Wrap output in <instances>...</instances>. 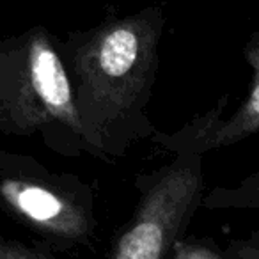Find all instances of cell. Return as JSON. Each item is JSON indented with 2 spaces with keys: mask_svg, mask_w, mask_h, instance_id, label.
I'll return each mask as SVG.
<instances>
[{
  "mask_svg": "<svg viewBox=\"0 0 259 259\" xmlns=\"http://www.w3.org/2000/svg\"><path fill=\"white\" fill-rule=\"evenodd\" d=\"M167 165L135 178L139 204L110 241L112 259H162L187 233L204 192V155L176 151Z\"/></svg>",
  "mask_w": 259,
  "mask_h": 259,
  "instance_id": "4",
  "label": "cell"
},
{
  "mask_svg": "<svg viewBox=\"0 0 259 259\" xmlns=\"http://www.w3.org/2000/svg\"><path fill=\"white\" fill-rule=\"evenodd\" d=\"M169 257L174 259H224V250L211 238L188 236L187 233L174 241Z\"/></svg>",
  "mask_w": 259,
  "mask_h": 259,
  "instance_id": "7",
  "label": "cell"
},
{
  "mask_svg": "<svg viewBox=\"0 0 259 259\" xmlns=\"http://www.w3.org/2000/svg\"><path fill=\"white\" fill-rule=\"evenodd\" d=\"M259 259V233H252L248 240L229 241V247L224 250V259Z\"/></svg>",
  "mask_w": 259,
  "mask_h": 259,
  "instance_id": "9",
  "label": "cell"
},
{
  "mask_svg": "<svg viewBox=\"0 0 259 259\" xmlns=\"http://www.w3.org/2000/svg\"><path fill=\"white\" fill-rule=\"evenodd\" d=\"M163 27V8L153 4L134 15L107 16L59 39L87 155L93 158L114 165L156 130L148 105L158 75Z\"/></svg>",
  "mask_w": 259,
  "mask_h": 259,
  "instance_id": "1",
  "label": "cell"
},
{
  "mask_svg": "<svg viewBox=\"0 0 259 259\" xmlns=\"http://www.w3.org/2000/svg\"><path fill=\"white\" fill-rule=\"evenodd\" d=\"M245 62L250 68L247 96L229 119H220L208 141V151L234 146L259 132V32H252L243 48Z\"/></svg>",
  "mask_w": 259,
  "mask_h": 259,
  "instance_id": "5",
  "label": "cell"
},
{
  "mask_svg": "<svg viewBox=\"0 0 259 259\" xmlns=\"http://www.w3.org/2000/svg\"><path fill=\"white\" fill-rule=\"evenodd\" d=\"M0 135L39 137L66 158L87 155L59 37L43 25L0 37Z\"/></svg>",
  "mask_w": 259,
  "mask_h": 259,
  "instance_id": "2",
  "label": "cell"
},
{
  "mask_svg": "<svg viewBox=\"0 0 259 259\" xmlns=\"http://www.w3.org/2000/svg\"><path fill=\"white\" fill-rule=\"evenodd\" d=\"M201 206L208 209L217 208H257L259 206V185L257 174H252L247 183L234 190L217 188L208 197H202Z\"/></svg>",
  "mask_w": 259,
  "mask_h": 259,
  "instance_id": "6",
  "label": "cell"
},
{
  "mask_svg": "<svg viewBox=\"0 0 259 259\" xmlns=\"http://www.w3.org/2000/svg\"><path fill=\"white\" fill-rule=\"evenodd\" d=\"M55 250L47 243L29 245L18 240L0 238V259H54Z\"/></svg>",
  "mask_w": 259,
  "mask_h": 259,
  "instance_id": "8",
  "label": "cell"
},
{
  "mask_svg": "<svg viewBox=\"0 0 259 259\" xmlns=\"http://www.w3.org/2000/svg\"><path fill=\"white\" fill-rule=\"evenodd\" d=\"M0 208L57 250L91 245L96 233L93 188L27 155L0 151Z\"/></svg>",
  "mask_w": 259,
  "mask_h": 259,
  "instance_id": "3",
  "label": "cell"
}]
</instances>
